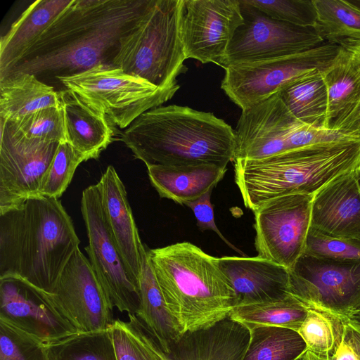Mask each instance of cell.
I'll use <instances>...</instances> for the list:
<instances>
[{
    "label": "cell",
    "mask_w": 360,
    "mask_h": 360,
    "mask_svg": "<svg viewBox=\"0 0 360 360\" xmlns=\"http://www.w3.org/2000/svg\"><path fill=\"white\" fill-rule=\"evenodd\" d=\"M304 253L319 257L360 259V241L330 236L310 226Z\"/></svg>",
    "instance_id": "cell-39"
},
{
    "label": "cell",
    "mask_w": 360,
    "mask_h": 360,
    "mask_svg": "<svg viewBox=\"0 0 360 360\" xmlns=\"http://www.w3.org/2000/svg\"><path fill=\"white\" fill-rule=\"evenodd\" d=\"M351 4L360 8V0H348Z\"/></svg>",
    "instance_id": "cell-47"
},
{
    "label": "cell",
    "mask_w": 360,
    "mask_h": 360,
    "mask_svg": "<svg viewBox=\"0 0 360 360\" xmlns=\"http://www.w3.org/2000/svg\"><path fill=\"white\" fill-rule=\"evenodd\" d=\"M180 0H151L131 28L120 39L112 65L167 89L186 60L179 27Z\"/></svg>",
    "instance_id": "cell-6"
},
{
    "label": "cell",
    "mask_w": 360,
    "mask_h": 360,
    "mask_svg": "<svg viewBox=\"0 0 360 360\" xmlns=\"http://www.w3.org/2000/svg\"><path fill=\"white\" fill-rule=\"evenodd\" d=\"M219 264L234 291L235 307L290 295L289 269L276 263L259 256H226Z\"/></svg>",
    "instance_id": "cell-19"
},
{
    "label": "cell",
    "mask_w": 360,
    "mask_h": 360,
    "mask_svg": "<svg viewBox=\"0 0 360 360\" xmlns=\"http://www.w3.org/2000/svg\"><path fill=\"white\" fill-rule=\"evenodd\" d=\"M89 262L110 303L120 311L136 314L140 307L139 281L126 265L107 222L98 184L82 194Z\"/></svg>",
    "instance_id": "cell-10"
},
{
    "label": "cell",
    "mask_w": 360,
    "mask_h": 360,
    "mask_svg": "<svg viewBox=\"0 0 360 360\" xmlns=\"http://www.w3.org/2000/svg\"><path fill=\"white\" fill-rule=\"evenodd\" d=\"M151 0H72L22 59L0 78L24 72L70 75L111 64L120 39Z\"/></svg>",
    "instance_id": "cell-1"
},
{
    "label": "cell",
    "mask_w": 360,
    "mask_h": 360,
    "mask_svg": "<svg viewBox=\"0 0 360 360\" xmlns=\"http://www.w3.org/2000/svg\"><path fill=\"white\" fill-rule=\"evenodd\" d=\"M60 99L68 142L88 160L98 159L113 141L114 124L68 89L60 91Z\"/></svg>",
    "instance_id": "cell-22"
},
{
    "label": "cell",
    "mask_w": 360,
    "mask_h": 360,
    "mask_svg": "<svg viewBox=\"0 0 360 360\" xmlns=\"http://www.w3.org/2000/svg\"><path fill=\"white\" fill-rule=\"evenodd\" d=\"M0 318L44 342L77 332L48 292L17 277L0 278Z\"/></svg>",
    "instance_id": "cell-17"
},
{
    "label": "cell",
    "mask_w": 360,
    "mask_h": 360,
    "mask_svg": "<svg viewBox=\"0 0 360 360\" xmlns=\"http://www.w3.org/2000/svg\"><path fill=\"white\" fill-rule=\"evenodd\" d=\"M300 122L278 94L243 110L235 129L234 160H259L297 150Z\"/></svg>",
    "instance_id": "cell-16"
},
{
    "label": "cell",
    "mask_w": 360,
    "mask_h": 360,
    "mask_svg": "<svg viewBox=\"0 0 360 360\" xmlns=\"http://www.w3.org/2000/svg\"><path fill=\"white\" fill-rule=\"evenodd\" d=\"M80 240L61 202L38 195L0 212V278L50 292Z\"/></svg>",
    "instance_id": "cell-2"
},
{
    "label": "cell",
    "mask_w": 360,
    "mask_h": 360,
    "mask_svg": "<svg viewBox=\"0 0 360 360\" xmlns=\"http://www.w3.org/2000/svg\"><path fill=\"white\" fill-rule=\"evenodd\" d=\"M0 212L39 195L59 143L27 139L0 119Z\"/></svg>",
    "instance_id": "cell-14"
},
{
    "label": "cell",
    "mask_w": 360,
    "mask_h": 360,
    "mask_svg": "<svg viewBox=\"0 0 360 360\" xmlns=\"http://www.w3.org/2000/svg\"><path fill=\"white\" fill-rule=\"evenodd\" d=\"M49 360H117L111 328L44 342Z\"/></svg>",
    "instance_id": "cell-31"
},
{
    "label": "cell",
    "mask_w": 360,
    "mask_h": 360,
    "mask_svg": "<svg viewBox=\"0 0 360 360\" xmlns=\"http://www.w3.org/2000/svg\"><path fill=\"white\" fill-rule=\"evenodd\" d=\"M139 290L140 307L136 315L168 354L184 333L167 307L147 251L139 278Z\"/></svg>",
    "instance_id": "cell-27"
},
{
    "label": "cell",
    "mask_w": 360,
    "mask_h": 360,
    "mask_svg": "<svg viewBox=\"0 0 360 360\" xmlns=\"http://www.w3.org/2000/svg\"><path fill=\"white\" fill-rule=\"evenodd\" d=\"M306 360H333L331 354H321L307 349L304 353Z\"/></svg>",
    "instance_id": "cell-44"
},
{
    "label": "cell",
    "mask_w": 360,
    "mask_h": 360,
    "mask_svg": "<svg viewBox=\"0 0 360 360\" xmlns=\"http://www.w3.org/2000/svg\"><path fill=\"white\" fill-rule=\"evenodd\" d=\"M306 350V343L297 331L259 326L250 329L249 345L243 360H295Z\"/></svg>",
    "instance_id": "cell-32"
},
{
    "label": "cell",
    "mask_w": 360,
    "mask_h": 360,
    "mask_svg": "<svg viewBox=\"0 0 360 360\" xmlns=\"http://www.w3.org/2000/svg\"><path fill=\"white\" fill-rule=\"evenodd\" d=\"M250 330L229 318L212 327L188 331L172 347L170 360H243Z\"/></svg>",
    "instance_id": "cell-21"
},
{
    "label": "cell",
    "mask_w": 360,
    "mask_h": 360,
    "mask_svg": "<svg viewBox=\"0 0 360 360\" xmlns=\"http://www.w3.org/2000/svg\"><path fill=\"white\" fill-rule=\"evenodd\" d=\"M297 332L306 343L307 349L333 355L342 339L344 324L341 319L326 311L307 309V316Z\"/></svg>",
    "instance_id": "cell-34"
},
{
    "label": "cell",
    "mask_w": 360,
    "mask_h": 360,
    "mask_svg": "<svg viewBox=\"0 0 360 360\" xmlns=\"http://www.w3.org/2000/svg\"><path fill=\"white\" fill-rule=\"evenodd\" d=\"M278 94L297 120L325 129L328 100L321 72L307 77Z\"/></svg>",
    "instance_id": "cell-29"
},
{
    "label": "cell",
    "mask_w": 360,
    "mask_h": 360,
    "mask_svg": "<svg viewBox=\"0 0 360 360\" xmlns=\"http://www.w3.org/2000/svg\"><path fill=\"white\" fill-rule=\"evenodd\" d=\"M321 76L328 100L325 129H332L360 100V59L340 47Z\"/></svg>",
    "instance_id": "cell-25"
},
{
    "label": "cell",
    "mask_w": 360,
    "mask_h": 360,
    "mask_svg": "<svg viewBox=\"0 0 360 360\" xmlns=\"http://www.w3.org/2000/svg\"><path fill=\"white\" fill-rule=\"evenodd\" d=\"M350 319L357 321H360V309Z\"/></svg>",
    "instance_id": "cell-46"
},
{
    "label": "cell",
    "mask_w": 360,
    "mask_h": 360,
    "mask_svg": "<svg viewBox=\"0 0 360 360\" xmlns=\"http://www.w3.org/2000/svg\"><path fill=\"white\" fill-rule=\"evenodd\" d=\"M243 22L239 0H180V34L186 59L222 66Z\"/></svg>",
    "instance_id": "cell-13"
},
{
    "label": "cell",
    "mask_w": 360,
    "mask_h": 360,
    "mask_svg": "<svg viewBox=\"0 0 360 360\" xmlns=\"http://www.w3.org/2000/svg\"><path fill=\"white\" fill-rule=\"evenodd\" d=\"M86 160L88 158L68 141L59 143L44 176L39 195L58 199L68 188L77 167Z\"/></svg>",
    "instance_id": "cell-36"
},
{
    "label": "cell",
    "mask_w": 360,
    "mask_h": 360,
    "mask_svg": "<svg viewBox=\"0 0 360 360\" xmlns=\"http://www.w3.org/2000/svg\"><path fill=\"white\" fill-rule=\"evenodd\" d=\"M128 315L111 327L117 360H170L136 315Z\"/></svg>",
    "instance_id": "cell-33"
},
{
    "label": "cell",
    "mask_w": 360,
    "mask_h": 360,
    "mask_svg": "<svg viewBox=\"0 0 360 360\" xmlns=\"http://www.w3.org/2000/svg\"><path fill=\"white\" fill-rule=\"evenodd\" d=\"M151 185L161 198L186 205L212 191L223 179L226 166L202 164L147 167Z\"/></svg>",
    "instance_id": "cell-23"
},
{
    "label": "cell",
    "mask_w": 360,
    "mask_h": 360,
    "mask_svg": "<svg viewBox=\"0 0 360 360\" xmlns=\"http://www.w3.org/2000/svg\"><path fill=\"white\" fill-rule=\"evenodd\" d=\"M333 360H359L356 352L352 345L345 339L343 335L334 354Z\"/></svg>",
    "instance_id": "cell-43"
},
{
    "label": "cell",
    "mask_w": 360,
    "mask_h": 360,
    "mask_svg": "<svg viewBox=\"0 0 360 360\" xmlns=\"http://www.w3.org/2000/svg\"><path fill=\"white\" fill-rule=\"evenodd\" d=\"M56 307L78 332L110 328L113 307L89 260L78 248L48 292Z\"/></svg>",
    "instance_id": "cell-15"
},
{
    "label": "cell",
    "mask_w": 360,
    "mask_h": 360,
    "mask_svg": "<svg viewBox=\"0 0 360 360\" xmlns=\"http://www.w3.org/2000/svg\"><path fill=\"white\" fill-rule=\"evenodd\" d=\"M0 360H49L44 342L0 318Z\"/></svg>",
    "instance_id": "cell-37"
},
{
    "label": "cell",
    "mask_w": 360,
    "mask_h": 360,
    "mask_svg": "<svg viewBox=\"0 0 360 360\" xmlns=\"http://www.w3.org/2000/svg\"><path fill=\"white\" fill-rule=\"evenodd\" d=\"M295 360H306V359H305V357H304V354H302L300 356H299L298 358H297Z\"/></svg>",
    "instance_id": "cell-48"
},
{
    "label": "cell",
    "mask_w": 360,
    "mask_h": 360,
    "mask_svg": "<svg viewBox=\"0 0 360 360\" xmlns=\"http://www.w3.org/2000/svg\"><path fill=\"white\" fill-rule=\"evenodd\" d=\"M314 195L271 199L254 212L257 256L291 269L305 250Z\"/></svg>",
    "instance_id": "cell-12"
},
{
    "label": "cell",
    "mask_w": 360,
    "mask_h": 360,
    "mask_svg": "<svg viewBox=\"0 0 360 360\" xmlns=\"http://www.w3.org/2000/svg\"><path fill=\"white\" fill-rule=\"evenodd\" d=\"M342 322L345 338L354 348L360 360V321L349 319Z\"/></svg>",
    "instance_id": "cell-42"
},
{
    "label": "cell",
    "mask_w": 360,
    "mask_h": 360,
    "mask_svg": "<svg viewBox=\"0 0 360 360\" xmlns=\"http://www.w3.org/2000/svg\"><path fill=\"white\" fill-rule=\"evenodd\" d=\"M6 122L14 133L27 139L58 143L68 141L62 106L42 108Z\"/></svg>",
    "instance_id": "cell-35"
},
{
    "label": "cell",
    "mask_w": 360,
    "mask_h": 360,
    "mask_svg": "<svg viewBox=\"0 0 360 360\" xmlns=\"http://www.w3.org/2000/svg\"><path fill=\"white\" fill-rule=\"evenodd\" d=\"M212 191L207 192L198 199L187 202L197 220V225L202 231L211 230L215 232L221 239L233 250L244 256V253L229 241L219 230L214 221V209L211 202Z\"/></svg>",
    "instance_id": "cell-40"
},
{
    "label": "cell",
    "mask_w": 360,
    "mask_h": 360,
    "mask_svg": "<svg viewBox=\"0 0 360 360\" xmlns=\"http://www.w3.org/2000/svg\"><path fill=\"white\" fill-rule=\"evenodd\" d=\"M340 46L323 42L309 50L282 58L229 65L221 87L241 110L250 108L290 85L322 72Z\"/></svg>",
    "instance_id": "cell-8"
},
{
    "label": "cell",
    "mask_w": 360,
    "mask_h": 360,
    "mask_svg": "<svg viewBox=\"0 0 360 360\" xmlns=\"http://www.w3.org/2000/svg\"><path fill=\"white\" fill-rule=\"evenodd\" d=\"M290 272V294L307 309L342 321L360 309V259H332L303 253Z\"/></svg>",
    "instance_id": "cell-9"
},
{
    "label": "cell",
    "mask_w": 360,
    "mask_h": 360,
    "mask_svg": "<svg viewBox=\"0 0 360 360\" xmlns=\"http://www.w3.org/2000/svg\"><path fill=\"white\" fill-rule=\"evenodd\" d=\"M314 28L326 42L341 46L360 41V8L348 0H314Z\"/></svg>",
    "instance_id": "cell-30"
},
{
    "label": "cell",
    "mask_w": 360,
    "mask_h": 360,
    "mask_svg": "<svg viewBox=\"0 0 360 360\" xmlns=\"http://www.w3.org/2000/svg\"><path fill=\"white\" fill-rule=\"evenodd\" d=\"M121 140L146 167L227 166L235 159V130L213 113L187 106L160 105L143 112Z\"/></svg>",
    "instance_id": "cell-3"
},
{
    "label": "cell",
    "mask_w": 360,
    "mask_h": 360,
    "mask_svg": "<svg viewBox=\"0 0 360 360\" xmlns=\"http://www.w3.org/2000/svg\"><path fill=\"white\" fill-rule=\"evenodd\" d=\"M332 129L345 134L360 136V100Z\"/></svg>",
    "instance_id": "cell-41"
},
{
    "label": "cell",
    "mask_w": 360,
    "mask_h": 360,
    "mask_svg": "<svg viewBox=\"0 0 360 360\" xmlns=\"http://www.w3.org/2000/svg\"><path fill=\"white\" fill-rule=\"evenodd\" d=\"M167 307L183 333L207 329L229 317L234 291L219 264L189 242L147 249Z\"/></svg>",
    "instance_id": "cell-4"
},
{
    "label": "cell",
    "mask_w": 360,
    "mask_h": 360,
    "mask_svg": "<svg viewBox=\"0 0 360 360\" xmlns=\"http://www.w3.org/2000/svg\"><path fill=\"white\" fill-rule=\"evenodd\" d=\"M61 84L114 125L127 128L143 112L171 99L179 85L162 89L111 64H98L73 75L57 76Z\"/></svg>",
    "instance_id": "cell-7"
},
{
    "label": "cell",
    "mask_w": 360,
    "mask_h": 360,
    "mask_svg": "<svg viewBox=\"0 0 360 360\" xmlns=\"http://www.w3.org/2000/svg\"><path fill=\"white\" fill-rule=\"evenodd\" d=\"M243 22L228 46L222 68L285 57L325 42L314 27H303L272 18L239 0Z\"/></svg>",
    "instance_id": "cell-11"
},
{
    "label": "cell",
    "mask_w": 360,
    "mask_h": 360,
    "mask_svg": "<svg viewBox=\"0 0 360 360\" xmlns=\"http://www.w3.org/2000/svg\"><path fill=\"white\" fill-rule=\"evenodd\" d=\"M49 107H61L60 91L34 75L18 72L0 78L1 119L12 121Z\"/></svg>",
    "instance_id": "cell-26"
},
{
    "label": "cell",
    "mask_w": 360,
    "mask_h": 360,
    "mask_svg": "<svg viewBox=\"0 0 360 360\" xmlns=\"http://www.w3.org/2000/svg\"><path fill=\"white\" fill-rule=\"evenodd\" d=\"M233 162L243 203L255 212L278 197L314 195L334 178L359 167L360 137Z\"/></svg>",
    "instance_id": "cell-5"
},
{
    "label": "cell",
    "mask_w": 360,
    "mask_h": 360,
    "mask_svg": "<svg viewBox=\"0 0 360 360\" xmlns=\"http://www.w3.org/2000/svg\"><path fill=\"white\" fill-rule=\"evenodd\" d=\"M252 6L278 20L303 27H314L316 10L314 0H246Z\"/></svg>",
    "instance_id": "cell-38"
},
{
    "label": "cell",
    "mask_w": 360,
    "mask_h": 360,
    "mask_svg": "<svg viewBox=\"0 0 360 360\" xmlns=\"http://www.w3.org/2000/svg\"><path fill=\"white\" fill-rule=\"evenodd\" d=\"M307 314V308L290 295L283 299L236 306L229 318L249 330L259 326H276L297 331Z\"/></svg>",
    "instance_id": "cell-28"
},
{
    "label": "cell",
    "mask_w": 360,
    "mask_h": 360,
    "mask_svg": "<svg viewBox=\"0 0 360 360\" xmlns=\"http://www.w3.org/2000/svg\"><path fill=\"white\" fill-rule=\"evenodd\" d=\"M97 184L115 243L128 269L139 281L147 249L139 236L125 186L112 165L107 167Z\"/></svg>",
    "instance_id": "cell-20"
},
{
    "label": "cell",
    "mask_w": 360,
    "mask_h": 360,
    "mask_svg": "<svg viewBox=\"0 0 360 360\" xmlns=\"http://www.w3.org/2000/svg\"><path fill=\"white\" fill-rule=\"evenodd\" d=\"M340 47L354 53L360 59V41L346 43Z\"/></svg>",
    "instance_id": "cell-45"
},
{
    "label": "cell",
    "mask_w": 360,
    "mask_h": 360,
    "mask_svg": "<svg viewBox=\"0 0 360 360\" xmlns=\"http://www.w3.org/2000/svg\"><path fill=\"white\" fill-rule=\"evenodd\" d=\"M311 226L330 236L360 241V166L314 194Z\"/></svg>",
    "instance_id": "cell-18"
},
{
    "label": "cell",
    "mask_w": 360,
    "mask_h": 360,
    "mask_svg": "<svg viewBox=\"0 0 360 360\" xmlns=\"http://www.w3.org/2000/svg\"><path fill=\"white\" fill-rule=\"evenodd\" d=\"M72 0H37L12 24L0 40V77L18 62Z\"/></svg>",
    "instance_id": "cell-24"
}]
</instances>
